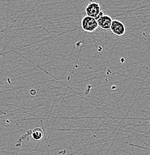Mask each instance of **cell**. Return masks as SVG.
I'll return each instance as SVG.
<instances>
[{
	"mask_svg": "<svg viewBox=\"0 0 150 155\" xmlns=\"http://www.w3.org/2000/svg\"><path fill=\"white\" fill-rule=\"evenodd\" d=\"M87 16H89L90 17L96 19L97 20L102 16L104 15V13L102 12L101 8V6L96 2H90L89 4L87 5L85 8Z\"/></svg>",
	"mask_w": 150,
	"mask_h": 155,
	"instance_id": "cell-1",
	"label": "cell"
},
{
	"mask_svg": "<svg viewBox=\"0 0 150 155\" xmlns=\"http://www.w3.org/2000/svg\"><path fill=\"white\" fill-rule=\"evenodd\" d=\"M43 131L41 128L40 127H37V128L34 129L32 132V137L33 140H36V141H39L43 138Z\"/></svg>",
	"mask_w": 150,
	"mask_h": 155,
	"instance_id": "cell-5",
	"label": "cell"
},
{
	"mask_svg": "<svg viewBox=\"0 0 150 155\" xmlns=\"http://www.w3.org/2000/svg\"><path fill=\"white\" fill-rule=\"evenodd\" d=\"M110 30L114 35L117 37H122L126 33V27L125 24L117 19L113 20Z\"/></svg>",
	"mask_w": 150,
	"mask_h": 155,
	"instance_id": "cell-3",
	"label": "cell"
},
{
	"mask_svg": "<svg viewBox=\"0 0 150 155\" xmlns=\"http://www.w3.org/2000/svg\"><path fill=\"white\" fill-rule=\"evenodd\" d=\"M82 28L86 32H93L97 30L99 25L96 19L90 17L89 16H85L82 19Z\"/></svg>",
	"mask_w": 150,
	"mask_h": 155,
	"instance_id": "cell-2",
	"label": "cell"
},
{
	"mask_svg": "<svg viewBox=\"0 0 150 155\" xmlns=\"http://www.w3.org/2000/svg\"><path fill=\"white\" fill-rule=\"evenodd\" d=\"M112 22L113 19L110 16L105 15V14L102 16L99 19H97L99 27L103 30H110Z\"/></svg>",
	"mask_w": 150,
	"mask_h": 155,
	"instance_id": "cell-4",
	"label": "cell"
}]
</instances>
